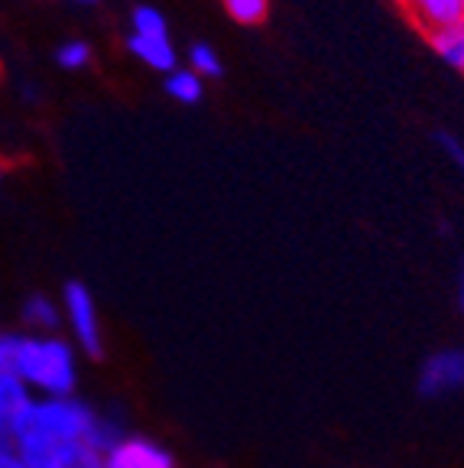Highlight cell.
Masks as SVG:
<instances>
[{
  "instance_id": "5bb4252c",
  "label": "cell",
  "mask_w": 464,
  "mask_h": 468,
  "mask_svg": "<svg viewBox=\"0 0 464 468\" xmlns=\"http://www.w3.org/2000/svg\"><path fill=\"white\" fill-rule=\"evenodd\" d=\"M221 7L227 10L231 20H237L240 27H257L267 20L269 0H221Z\"/></svg>"
},
{
  "instance_id": "277c9868",
  "label": "cell",
  "mask_w": 464,
  "mask_h": 468,
  "mask_svg": "<svg viewBox=\"0 0 464 468\" xmlns=\"http://www.w3.org/2000/svg\"><path fill=\"white\" fill-rule=\"evenodd\" d=\"M416 388L422 397L436 400V397L461 394L464 390V348H438L432 351L419 367Z\"/></svg>"
},
{
  "instance_id": "3957f363",
  "label": "cell",
  "mask_w": 464,
  "mask_h": 468,
  "mask_svg": "<svg viewBox=\"0 0 464 468\" xmlns=\"http://www.w3.org/2000/svg\"><path fill=\"white\" fill-rule=\"evenodd\" d=\"M62 315H66V329L72 335V345L85 355L88 361H104L108 342H104V325L98 303L81 280H69L62 286Z\"/></svg>"
},
{
  "instance_id": "ac0fdd59",
  "label": "cell",
  "mask_w": 464,
  "mask_h": 468,
  "mask_svg": "<svg viewBox=\"0 0 464 468\" xmlns=\"http://www.w3.org/2000/svg\"><path fill=\"white\" fill-rule=\"evenodd\" d=\"M436 140H438V146L445 150V156H448V160L464 173V144H461V140L451 137V133H445V131L436 133Z\"/></svg>"
},
{
  "instance_id": "4fadbf2b",
  "label": "cell",
  "mask_w": 464,
  "mask_h": 468,
  "mask_svg": "<svg viewBox=\"0 0 464 468\" xmlns=\"http://www.w3.org/2000/svg\"><path fill=\"white\" fill-rule=\"evenodd\" d=\"M166 95L179 104H198L205 95V81L192 69H175L166 75Z\"/></svg>"
},
{
  "instance_id": "7402d4cb",
  "label": "cell",
  "mask_w": 464,
  "mask_h": 468,
  "mask_svg": "<svg viewBox=\"0 0 464 468\" xmlns=\"http://www.w3.org/2000/svg\"><path fill=\"white\" fill-rule=\"evenodd\" d=\"M458 306L464 313V267H461V280H458Z\"/></svg>"
},
{
  "instance_id": "8fae6325",
  "label": "cell",
  "mask_w": 464,
  "mask_h": 468,
  "mask_svg": "<svg viewBox=\"0 0 464 468\" xmlns=\"http://www.w3.org/2000/svg\"><path fill=\"white\" fill-rule=\"evenodd\" d=\"M33 400H37L33 390H29L16 374L0 371V420H4V423H10V426L20 423V417L26 413Z\"/></svg>"
},
{
  "instance_id": "ffe728a7",
  "label": "cell",
  "mask_w": 464,
  "mask_h": 468,
  "mask_svg": "<svg viewBox=\"0 0 464 468\" xmlns=\"http://www.w3.org/2000/svg\"><path fill=\"white\" fill-rule=\"evenodd\" d=\"M14 426L10 423H4V420H0V452H4V449H14Z\"/></svg>"
},
{
  "instance_id": "cb8c5ba5",
  "label": "cell",
  "mask_w": 464,
  "mask_h": 468,
  "mask_svg": "<svg viewBox=\"0 0 464 468\" xmlns=\"http://www.w3.org/2000/svg\"><path fill=\"white\" fill-rule=\"evenodd\" d=\"M75 4H98V0H75Z\"/></svg>"
},
{
  "instance_id": "8992f818",
  "label": "cell",
  "mask_w": 464,
  "mask_h": 468,
  "mask_svg": "<svg viewBox=\"0 0 464 468\" xmlns=\"http://www.w3.org/2000/svg\"><path fill=\"white\" fill-rule=\"evenodd\" d=\"M104 459H108V468H175V455L160 439L137 436V432H131Z\"/></svg>"
},
{
  "instance_id": "44dd1931",
  "label": "cell",
  "mask_w": 464,
  "mask_h": 468,
  "mask_svg": "<svg viewBox=\"0 0 464 468\" xmlns=\"http://www.w3.org/2000/svg\"><path fill=\"white\" fill-rule=\"evenodd\" d=\"M0 468H23L16 449H4V452H0Z\"/></svg>"
},
{
  "instance_id": "7a4b0ae2",
  "label": "cell",
  "mask_w": 464,
  "mask_h": 468,
  "mask_svg": "<svg viewBox=\"0 0 464 468\" xmlns=\"http://www.w3.org/2000/svg\"><path fill=\"white\" fill-rule=\"evenodd\" d=\"M98 410L85 403L81 397H37L29 403V410L14 426L16 432H46V436L66 439L75 446H85V436L95 423Z\"/></svg>"
},
{
  "instance_id": "6da1fadb",
  "label": "cell",
  "mask_w": 464,
  "mask_h": 468,
  "mask_svg": "<svg viewBox=\"0 0 464 468\" xmlns=\"http://www.w3.org/2000/svg\"><path fill=\"white\" fill-rule=\"evenodd\" d=\"M16 378L33 397H72L79 388V348L62 335L23 332Z\"/></svg>"
},
{
  "instance_id": "52a82bcc",
  "label": "cell",
  "mask_w": 464,
  "mask_h": 468,
  "mask_svg": "<svg viewBox=\"0 0 464 468\" xmlns=\"http://www.w3.org/2000/svg\"><path fill=\"white\" fill-rule=\"evenodd\" d=\"M399 4L406 10L409 23H416L426 37L464 20V0H399Z\"/></svg>"
},
{
  "instance_id": "7c38bea8",
  "label": "cell",
  "mask_w": 464,
  "mask_h": 468,
  "mask_svg": "<svg viewBox=\"0 0 464 468\" xmlns=\"http://www.w3.org/2000/svg\"><path fill=\"white\" fill-rule=\"evenodd\" d=\"M428 46H432V52L442 58L445 66H451L455 72L464 75V20L428 33Z\"/></svg>"
},
{
  "instance_id": "2e32d148",
  "label": "cell",
  "mask_w": 464,
  "mask_h": 468,
  "mask_svg": "<svg viewBox=\"0 0 464 468\" xmlns=\"http://www.w3.org/2000/svg\"><path fill=\"white\" fill-rule=\"evenodd\" d=\"M189 69L198 75V79H221V72H225V66H221V56L215 49H211L208 43H192L189 49Z\"/></svg>"
},
{
  "instance_id": "9c48e42d",
  "label": "cell",
  "mask_w": 464,
  "mask_h": 468,
  "mask_svg": "<svg viewBox=\"0 0 464 468\" xmlns=\"http://www.w3.org/2000/svg\"><path fill=\"white\" fill-rule=\"evenodd\" d=\"M127 49L133 52V56L143 62V66H150L153 72H175V62H179V56H175V46L169 37H137V33H131V39H127Z\"/></svg>"
},
{
  "instance_id": "30bf717a",
  "label": "cell",
  "mask_w": 464,
  "mask_h": 468,
  "mask_svg": "<svg viewBox=\"0 0 464 468\" xmlns=\"http://www.w3.org/2000/svg\"><path fill=\"white\" fill-rule=\"evenodd\" d=\"M127 436H131V430H127V420L121 417V410H98L95 423H91V430H88V436H85V446L108 455L111 449L121 446Z\"/></svg>"
},
{
  "instance_id": "603a6c76",
  "label": "cell",
  "mask_w": 464,
  "mask_h": 468,
  "mask_svg": "<svg viewBox=\"0 0 464 468\" xmlns=\"http://www.w3.org/2000/svg\"><path fill=\"white\" fill-rule=\"evenodd\" d=\"M23 95H26V98H29V101H37V98H39L37 85H23Z\"/></svg>"
},
{
  "instance_id": "ba28073f",
  "label": "cell",
  "mask_w": 464,
  "mask_h": 468,
  "mask_svg": "<svg viewBox=\"0 0 464 468\" xmlns=\"http://www.w3.org/2000/svg\"><path fill=\"white\" fill-rule=\"evenodd\" d=\"M20 322L29 335H56L66 325L62 303H56L49 292H29L20 303Z\"/></svg>"
},
{
  "instance_id": "d6986e66",
  "label": "cell",
  "mask_w": 464,
  "mask_h": 468,
  "mask_svg": "<svg viewBox=\"0 0 464 468\" xmlns=\"http://www.w3.org/2000/svg\"><path fill=\"white\" fill-rule=\"evenodd\" d=\"M69 468H108V459H104L101 452H95V449L79 446V452H75V459Z\"/></svg>"
},
{
  "instance_id": "e0dca14e",
  "label": "cell",
  "mask_w": 464,
  "mask_h": 468,
  "mask_svg": "<svg viewBox=\"0 0 464 468\" xmlns=\"http://www.w3.org/2000/svg\"><path fill=\"white\" fill-rule=\"evenodd\" d=\"M56 62L62 69H69V72H79V69H85L91 62V46L85 39H69V43H62L56 49Z\"/></svg>"
},
{
  "instance_id": "9a60e30c",
  "label": "cell",
  "mask_w": 464,
  "mask_h": 468,
  "mask_svg": "<svg viewBox=\"0 0 464 468\" xmlns=\"http://www.w3.org/2000/svg\"><path fill=\"white\" fill-rule=\"evenodd\" d=\"M131 27H133V33H137V37H169L166 16H163L156 7H150V4H140V7H133Z\"/></svg>"
},
{
  "instance_id": "5b68a950",
  "label": "cell",
  "mask_w": 464,
  "mask_h": 468,
  "mask_svg": "<svg viewBox=\"0 0 464 468\" xmlns=\"http://www.w3.org/2000/svg\"><path fill=\"white\" fill-rule=\"evenodd\" d=\"M14 449L20 455L23 468H69L79 452L75 442L46 436V432H16Z\"/></svg>"
}]
</instances>
